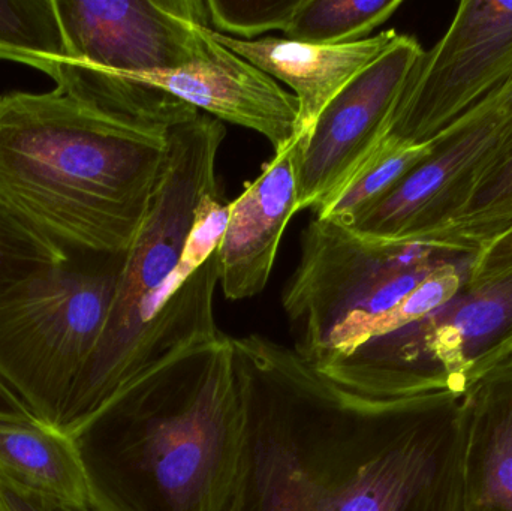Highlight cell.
Wrapping results in <instances>:
<instances>
[{
    "instance_id": "cell-5",
    "label": "cell",
    "mask_w": 512,
    "mask_h": 511,
    "mask_svg": "<svg viewBox=\"0 0 512 511\" xmlns=\"http://www.w3.org/2000/svg\"><path fill=\"white\" fill-rule=\"evenodd\" d=\"M123 258L71 252L0 290V380L45 425L59 428L101 338Z\"/></svg>"
},
{
    "instance_id": "cell-26",
    "label": "cell",
    "mask_w": 512,
    "mask_h": 511,
    "mask_svg": "<svg viewBox=\"0 0 512 511\" xmlns=\"http://www.w3.org/2000/svg\"><path fill=\"white\" fill-rule=\"evenodd\" d=\"M0 511H3L2 507H0Z\"/></svg>"
},
{
    "instance_id": "cell-11",
    "label": "cell",
    "mask_w": 512,
    "mask_h": 511,
    "mask_svg": "<svg viewBox=\"0 0 512 511\" xmlns=\"http://www.w3.org/2000/svg\"><path fill=\"white\" fill-rule=\"evenodd\" d=\"M424 48L414 36L396 41L322 110L298 155L297 213L315 209L369 158Z\"/></svg>"
},
{
    "instance_id": "cell-7",
    "label": "cell",
    "mask_w": 512,
    "mask_h": 511,
    "mask_svg": "<svg viewBox=\"0 0 512 511\" xmlns=\"http://www.w3.org/2000/svg\"><path fill=\"white\" fill-rule=\"evenodd\" d=\"M460 255L466 254L370 242L339 222L312 219L282 293L295 353L312 362L340 336L396 308Z\"/></svg>"
},
{
    "instance_id": "cell-8",
    "label": "cell",
    "mask_w": 512,
    "mask_h": 511,
    "mask_svg": "<svg viewBox=\"0 0 512 511\" xmlns=\"http://www.w3.org/2000/svg\"><path fill=\"white\" fill-rule=\"evenodd\" d=\"M65 57L56 90L84 102L144 72L186 65L209 27L201 0H54Z\"/></svg>"
},
{
    "instance_id": "cell-9",
    "label": "cell",
    "mask_w": 512,
    "mask_h": 511,
    "mask_svg": "<svg viewBox=\"0 0 512 511\" xmlns=\"http://www.w3.org/2000/svg\"><path fill=\"white\" fill-rule=\"evenodd\" d=\"M512 84V0H465L412 69L384 137L426 144Z\"/></svg>"
},
{
    "instance_id": "cell-23",
    "label": "cell",
    "mask_w": 512,
    "mask_h": 511,
    "mask_svg": "<svg viewBox=\"0 0 512 511\" xmlns=\"http://www.w3.org/2000/svg\"><path fill=\"white\" fill-rule=\"evenodd\" d=\"M512 272V230L475 255L469 284Z\"/></svg>"
},
{
    "instance_id": "cell-1",
    "label": "cell",
    "mask_w": 512,
    "mask_h": 511,
    "mask_svg": "<svg viewBox=\"0 0 512 511\" xmlns=\"http://www.w3.org/2000/svg\"><path fill=\"white\" fill-rule=\"evenodd\" d=\"M231 342L246 408L234 511H463L460 398H363L264 336Z\"/></svg>"
},
{
    "instance_id": "cell-13",
    "label": "cell",
    "mask_w": 512,
    "mask_h": 511,
    "mask_svg": "<svg viewBox=\"0 0 512 511\" xmlns=\"http://www.w3.org/2000/svg\"><path fill=\"white\" fill-rule=\"evenodd\" d=\"M306 134L262 168L231 203L227 231L218 249L219 282L228 300L258 296L270 281L286 225L297 213L298 155Z\"/></svg>"
},
{
    "instance_id": "cell-10",
    "label": "cell",
    "mask_w": 512,
    "mask_h": 511,
    "mask_svg": "<svg viewBox=\"0 0 512 511\" xmlns=\"http://www.w3.org/2000/svg\"><path fill=\"white\" fill-rule=\"evenodd\" d=\"M511 138L512 84L430 141V155L349 230L370 242L423 245L462 215Z\"/></svg>"
},
{
    "instance_id": "cell-12",
    "label": "cell",
    "mask_w": 512,
    "mask_h": 511,
    "mask_svg": "<svg viewBox=\"0 0 512 511\" xmlns=\"http://www.w3.org/2000/svg\"><path fill=\"white\" fill-rule=\"evenodd\" d=\"M125 84L161 90L219 122L252 129L267 138L274 153L298 137V101L294 93L219 44L210 26L206 27L200 54L191 62L167 71L131 75L119 86Z\"/></svg>"
},
{
    "instance_id": "cell-14",
    "label": "cell",
    "mask_w": 512,
    "mask_h": 511,
    "mask_svg": "<svg viewBox=\"0 0 512 511\" xmlns=\"http://www.w3.org/2000/svg\"><path fill=\"white\" fill-rule=\"evenodd\" d=\"M228 50L288 84L298 101V134H309L325 107L396 41L399 32L384 30L360 42L318 45L265 36L255 41L231 38L212 29Z\"/></svg>"
},
{
    "instance_id": "cell-21",
    "label": "cell",
    "mask_w": 512,
    "mask_h": 511,
    "mask_svg": "<svg viewBox=\"0 0 512 511\" xmlns=\"http://www.w3.org/2000/svg\"><path fill=\"white\" fill-rule=\"evenodd\" d=\"M301 0H207L210 27L222 35L255 41L270 30L291 24Z\"/></svg>"
},
{
    "instance_id": "cell-15",
    "label": "cell",
    "mask_w": 512,
    "mask_h": 511,
    "mask_svg": "<svg viewBox=\"0 0 512 511\" xmlns=\"http://www.w3.org/2000/svg\"><path fill=\"white\" fill-rule=\"evenodd\" d=\"M463 511H512V362L460 398Z\"/></svg>"
},
{
    "instance_id": "cell-22",
    "label": "cell",
    "mask_w": 512,
    "mask_h": 511,
    "mask_svg": "<svg viewBox=\"0 0 512 511\" xmlns=\"http://www.w3.org/2000/svg\"><path fill=\"white\" fill-rule=\"evenodd\" d=\"M59 260L56 252L0 209V290Z\"/></svg>"
},
{
    "instance_id": "cell-16",
    "label": "cell",
    "mask_w": 512,
    "mask_h": 511,
    "mask_svg": "<svg viewBox=\"0 0 512 511\" xmlns=\"http://www.w3.org/2000/svg\"><path fill=\"white\" fill-rule=\"evenodd\" d=\"M0 474L27 491L93 511L74 441L54 426L0 422Z\"/></svg>"
},
{
    "instance_id": "cell-19",
    "label": "cell",
    "mask_w": 512,
    "mask_h": 511,
    "mask_svg": "<svg viewBox=\"0 0 512 511\" xmlns=\"http://www.w3.org/2000/svg\"><path fill=\"white\" fill-rule=\"evenodd\" d=\"M65 41L54 0H0V59L54 78Z\"/></svg>"
},
{
    "instance_id": "cell-20",
    "label": "cell",
    "mask_w": 512,
    "mask_h": 511,
    "mask_svg": "<svg viewBox=\"0 0 512 511\" xmlns=\"http://www.w3.org/2000/svg\"><path fill=\"white\" fill-rule=\"evenodd\" d=\"M402 5V0H301L283 35L307 44L360 42L370 38Z\"/></svg>"
},
{
    "instance_id": "cell-6",
    "label": "cell",
    "mask_w": 512,
    "mask_h": 511,
    "mask_svg": "<svg viewBox=\"0 0 512 511\" xmlns=\"http://www.w3.org/2000/svg\"><path fill=\"white\" fill-rule=\"evenodd\" d=\"M512 362V272L466 284L441 308L358 353L334 386L376 401L462 398Z\"/></svg>"
},
{
    "instance_id": "cell-4",
    "label": "cell",
    "mask_w": 512,
    "mask_h": 511,
    "mask_svg": "<svg viewBox=\"0 0 512 511\" xmlns=\"http://www.w3.org/2000/svg\"><path fill=\"white\" fill-rule=\"evenodd\" d=\"M224 138V123L206 113L171 129L167 162L149 212L125 252L101 338L66 402L59 425L65 434L140 375L141 315L176 269L198 201L221 188L216 164Z\"/></svg>"
},
{
    "instance_id": "cell-25",
    "label": "cell",
    "mask_w": 512,
    "mask_h": 511,
    "mask_svg": "<svg viewBox=\"0 0 512 511\" xmlns=\"http://www.w3.org/2000/svg\"><path fill=\"white\" fill-rule=\"evenodd\" d=\"M0 422L33 423L39 422L21 399L0 380ZM42 423V422H41Z\"/></svg>"
},
{
    "instance_id": "cell-18",
    "label": "cell",
    "mask_w": 512,
    "mask_h": 511,
    "mask_svg": "<svg viewBox=\"0 0 512 511\" xmlns=\"http://www.w3.org/2000/svg\"><path fill=\"white\" fill-rule=\"evenodd\" d=\"M432 152V143L381 140L361 167L313 209L316 218L346 225L390 194Z\"/></svg>"
},
{
    "instance_id": "cell-3",
    "label": "cell",
    "mask_w": 512,
    "mask_h": 511,
    "mask_svg": "<svg viewBox=\"0 0 512 511\" xmlns=\"http://www.w3.org/2000/svg\"><path fill=\"white\" fill-rule=\"evenodd\" d=\"M245 428L222 333L132 378L68 435L93 511H234Z\"/></svg>"
},
{
    "instance_id": "cell-2",
    "label": "cell",
    "mask_w": 512,
    "mask_h": 511,
    "mask_svg": "<svg viewBox=\"0 0 512 511\" xmlns=\"http://www.w3.org/2000/svg\"><path fill=\"white\" fill-rule=\"evenodd\" d=\"M200 113L170 95L135 113L96 110L56 89L0 96V209L60 258L125 254L171 129Z\"/></svg>"
},
{
    "instance_id": "cell-17",
    "label": "cell",
    "mask_w": 512,
    "mask_h": 511,
    "mask_svg": "<svg viewBox=\"0 0 512 511\" xmlns=\"http://www.w3.org/2000/svg\"><path fill=\"white\" fill-rule=\"evenodd\" d=\"M512 230V138L495 159L459 218L423 245L454 254L477 255Z\"/></svg>"
},
{
    "instance_id": "cell-24",
    "label": "cell",
    "mask_w": 512,
    "mask_h": 511,
    "mask_svg": "<svg viewBox=\"0 0 512 511\" xmlns=\"http://www.w3.org/2000/svg\"><path fill=\"white\" fill-rule=\"evenodd\" d=\"M0 507L3 511H83L15 485L0 474Z\"/></svg>"
}]
</instances>
